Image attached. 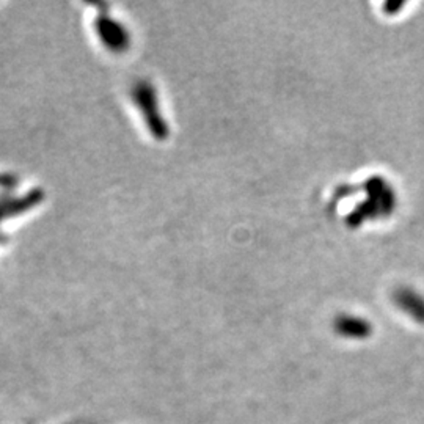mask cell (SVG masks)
Masks as SVG:
<instances>
[{
  "label": "cell",
  "instance_id": "cell-1",
  "mask_svg": "<svg viewBox=\"0 0 424 424\" xmlns=\"http://www.w3.org/2000/svg\"><path fill=\"white\" fill-rule=\"evenodd\" d=\"M396 302L416 322L424 324V295L410 290V287H404L398 292Z\"/></svg>",
  "mask_w": 424,
  "mask_h": 424
}]
</instances>
